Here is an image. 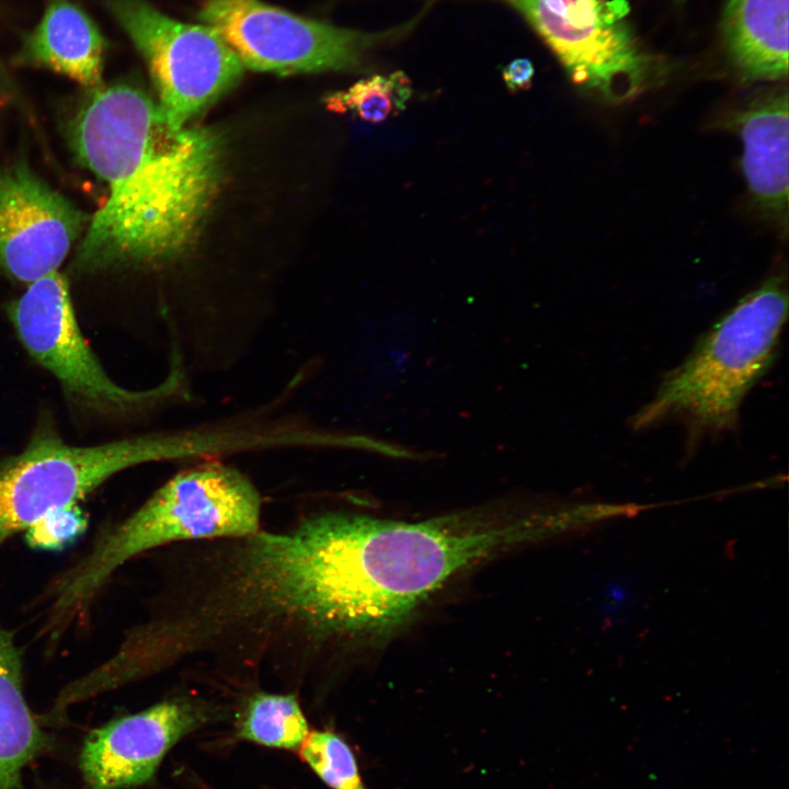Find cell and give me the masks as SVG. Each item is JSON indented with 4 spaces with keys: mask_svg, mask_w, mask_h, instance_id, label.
Masks as SVG:
<instances>
[{
    "mask_svg": "<svg viewBox=\"0 0 789 789\" xmlns=\"http://www.w3.org/2000/svg\"><path fill=\"white\" fill-rule=\"evenodd\" d=\"M47 745L23 696L19 652L0 627V789H19L23 769Z\"/></svg>",
    "mask_w": 789,
    "mask_h": 789,
    "instance_id": "15",
    "label": "cell"
},
{
    "mask_svg": "<svg viewBox=\"0 0 789 789\" xmlns=\"http://www.w3.org/2000/svg\"><path fill=\"white\" fill-rule=\"evenodd\" d=\"M88 516L70 504L46 513L25 529V541L34 549L61 550L75 542L87 529Z\"/></svg>",
    "mask_w": 789,
    "mask_h": 789,
    "instance_id": "19",
    "label": "cell"
},
{
    "mask_svg": "<svg viewBox=\"0 0 789 789\" xmlns=\"http://www.w3.org/2000/svg\"><path fill=\"white\" fill-rule=\"evenodd\" d=\"M107 5L147 62L172 128L185 127L240 80L244 66L213 27L175 21L144 0Z\"/></svg>",
    "mask_w": 789,
    "mask_h": 789,
    "instance_id": "7",
    "label": "cell"
},
{
    "mask_svg": "<svg viewBox=\"0 0 789 789\" xmlns=\"http://www.w3.org/2000/svg\"><path fill=\"white\" fill-rule=\"evenodd\" d=\"M199 19L244 67L279 75L353 69L381 37L302 19L259 0H209Z\"/></svg>",
    "mask_w": 789,
    "mask_h": 789,
    "instance_id": "9",
    "label": "cell"
},
{
    "mask_svg": "<svg viewBox=\"0 0 789 789\" xmlns=\"http://www.w3.org/2000/svg\"><path fill=\"white\" fill-rule=\"evenodd\" d=\"M298 752L331 789H366L352 750L334 732L310 731Z\"/></svg>",
    "mask_w": 789,
    "mask_h": 789,
    "instance_id": "18",
    "label": "cell"
},
{
    "mask_svg": "<svg viewBox=\"0 0 789 789\" xmlns=\"http://www.w3.org/2000/svg\"><path fill=\"white\" fill-rule=\"evenodd\" d=\"M262 499L251 479L220 458L176 472L136 512L103 536L58 585L55 608L88 599L133 557L165 544L260 531Z\"/></svg>",
    "mask_w": 789,
    "mask_h": 789,
    "instance_id": "4",
    "label": "cell"
},
{
    "mask_svg": "<svg viewBox=\"0 0 789 789\" xmlns=\"http://www.w3.org/2000/svg\"><path fill=\"white\" fill-rule=\"evenodd\" d=\"M567 527L557 513L470 511L422 522L353 513L306 517L304 594L318 637H379L449 579Z\"/></svg>",
    "mask_w": 789,
    "mask_h": 789,
    "instance_id": "2",
    "label": "cell"
},
{
    "mask_svg": "<svg viewBox=\"0 0 789 789\" xmlns=\"http://www.w3.org/2000/svg\"><path fill=\"white\" fill-rule=\"evenodd\" d=\"M79 162L108 188L76 252V272L159 266L195 239L217 193L222 141L204 127L172 128L142 89H92L70 124Z\"/></svg>",
    "mask_w": 789,
    "mask_h": 789,
    "instance_id": "1",
    "label": "cell"
},
{
    "mask_svg": "<svg viewBox=\"0 0 789 789\" xmlns=\"http://www.w3.org/2000/svg\"><path fill=\"white\" fill-rule=\"evenodd\" d=\"M309 732L307 719L295 695H253L237 724L240 739L291 751L299 748Z\"/></svg>",
    "mask_w": 789,
    "mask_h": 789,
    "instance_id": "16",
    "label": "cell"
},
{
    "mask_svg": "<svg viewBox=\"0 0 789 789\" xmlns=\"http://www.w3.org/2000/svg\"><path fill=\"white\" fill-rule=\"evenodd\" d=\"M412 95L410 79L402 71L374 75L362 79L343 91L327 95L328 111L351 113L368 123H381L403 112Z\"/></svg>",
    "mask_w": 789,
    "mask_h": 789,
    "instance_id": "17",
    "label": "cell"
},
{
    "mask_svg": "<svg viewBox=\"0 0 789 789\" xmlns=\"http://www.w3.org/2000/svg\"><path fill=\"white\" fill-rule=\"evenodd\" d=\"M534 75L533 64L525 58L512 60L502 70L503 80L512 93L528 89L531 85Z\"/></svg>",
    "mask_w": 789,
    "mask_h": 789,
    "instance_id": "20",
    "label": "cell"
},
{
    "mask_svg": "<svg viewBox=\"0 0 789 789\" xmlns=\"http://www.w3.org/2000/svg\"><path fill=\"white\" fill-rule=\"evenodd\" d=\"M213 436L202 423L94 446H73L41 431L0 465V544L46 513L78 503L114 474L141 465L203 459Z\"/></svg>",
    "mask_w": 789,
    "mask_h": 789,
    "instance_id": "5",
    "label": "cell"
},
{
    "mask_svg": "<svg viewBox=\"0 0 789 789\" xmlns=\"http://www.w3.org/2000/svg\"><path fill=\"white\" fill-rule=\"evenodd\" d=\"M787 315L785 278L770 276L665 374L652 398L631 418V427L643 431L681 421L689 446L734 428L745 397L775 359Z\"/></svg>",
    "mask_w": 789,
    "mask_h": 789,
    "instance_id": "3",
    "label": "cell"
},
{
    "mask_svg": "<svg viewBox=\"0 0 789 789\" xmlns=\"http://www.w3.org/2000/svg\"><path fill=\"white\" fill-rule=\"evenodd\" d=\"M105 41L93 20L69 0H52L25 37L19 59L46 67L81 85H102Z\"/></svg>",
    "mask_w": 789,
    "mask_h": 789,
    "instance_id": "13",
    "label": "cell"
},
{
    "mask_svg": "<svg viewBox=\"0 0 789 789\" xmlns=\"http://www.w3.org/2000/svg\"><path fill=\"white\" fill-rule=\"evenodd\" d=\"M789 0H729L722 30L729 55L745 80L788 73Z\"/></svg>",
    "mask_w": 789,
    "mask_h": 789,
    "instance_id": "14",
    "label": "cell"
},
{
    "mask_svg": "<svg viewBox=\"0 0 789 789\" xmlns=\"http://www.w3.org/2000/svg\"><path fill=\"white\" fill-rule=\"evenodd\" d=\"M211 719L199 701L165 700L110 721L85 737L80 768L93 789H122L150 781L167 753Z\"/></svg>",
    "mask_w": 789,
    "mask_h": 789,
    "instance_id": "11",
    "label": "cell"
},
{
    "mask_svg": "<svg viewBox=\"0 0 789 789\" xmlns=\"http://www.w3.org/2000/svg\"><path fill=\"white\" fill-rule=\"evenodd\" d=\"M734 124L743 141L742 169L756 206L771 219L787 222L788 95L755 102Z\"/></svg>",
    "mask_w": 789,
    "mask_h": 789,
    "instance_id": "12",
    "label": "cell"
},
{
    "mask_svg": "<svg viewBox=\"0 0 789 789\" xmlns=\"http://www.w3.org/2000/svg\"><path fill=\"white\" fill-rule=\"evenodd\" d=\"M90 218L24 163L0 168V271L26 283L56 272Z\"/></svg>",
    "mask_w": 789,
    "mask_h": 789,
    "instance_id": "10",
    "label": "cell"
},
{
    "mask_svg": "<svg viewBox=\"0 0 789 789\" xmlns=\"http://www.w3.org/2000/svg\"><path fill=\"white\" fill-rule=\"evenodd\" d=\"M27 353L72 399L118 416L158 415L195 402L193 380L168 367L156 386L128 389L113 381L83 338L65 277L57 271L32 283L9 309Z\"/></svg>",
    "mask_w": 789,
    "mask_h": 789,
    "instance_id": "6",
    "label": "cell"
},
{
    "mask_svg": "<svg viewBox=\"0 0 789 789\" xmlns=\"http://www.w3.org/2000/svg\"><path fill=\"white\" fill-rule=\"evenodd\" d=\"M534 26L571 80L611 102L648 88L653 65L627 22L625 0H506Z\"/></svg>",
    "mask_w": 789,
    "mask_h": 789,
    "instance_id": "8",
    "label": "cell"
}]
</instances>
